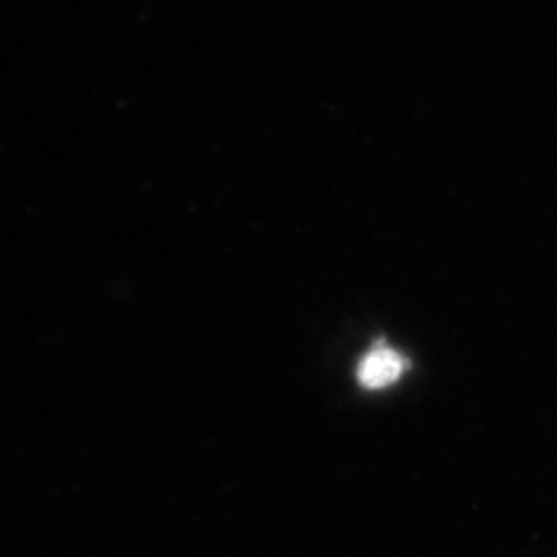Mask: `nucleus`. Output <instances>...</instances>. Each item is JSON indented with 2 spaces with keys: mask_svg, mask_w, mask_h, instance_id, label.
Instances as JSON below:
<instances>
[{
  "mask_svg": "<svg viewBox=\"0 0 557 557\" xmlns=\"http://www.w3.org/2000/svg\"><path fill=\"white\" fill-rule=\"evenodd\" d=\"M407 360L397 351H391V348H374V351L364 356L362 362L358 364V381L364 388L379 391L391 386V383L403 376Z\"/></svg>",
  "mask_w": 557,
  "mask_h": 557,
  "instance_id": "f257e3e1",
  "label": "nucleus"
}]
</instances>
